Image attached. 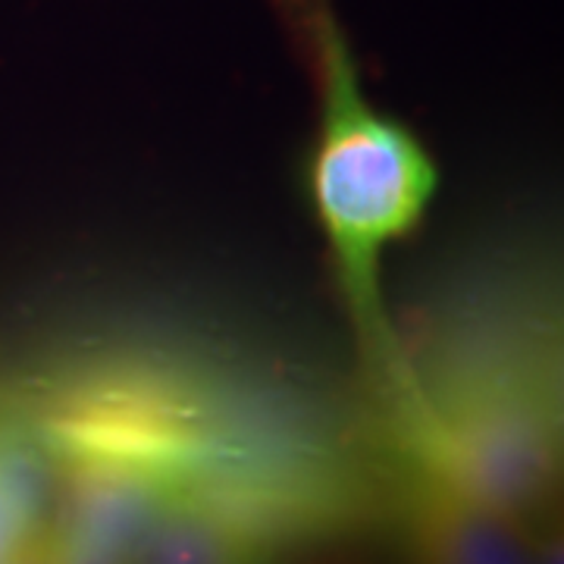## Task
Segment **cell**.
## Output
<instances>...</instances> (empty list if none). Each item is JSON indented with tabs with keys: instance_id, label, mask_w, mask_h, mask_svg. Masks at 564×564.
<instances>
[{
	"instance_id": "obj_4",
	"label": "cell",
	"mask_w": 564,
	"mask_h": 564,
	"mask_svg": "<svg viewBox=\"0 0 564 564\" xmlns=\"http://www.w3.org/2000/svg\"><path fill=\"white\" fill-rule=\"evenodd\" d=\"M66 564H117V562H101V558H66Z\"/></svg>"
},
{
	"instance_id": "obj_2",
	"label": "cell",
	"mask_w": 564,
	"mask_h": 564,
	"mask_svg": "<svg viewBox=\"0 0 564 564\" xmlns=\"http://www.w3.org/2000/svg\"><path fill=\"white\" fill-rule=\"evenodd\" d=\"M558 521L530 524L402 470L399 524L411 564H536L543 530Z\"/></svg>"
},
{
	"instance_id": "obj_5",
	"label": "cell",
	"mask_w": 564,
	"mask_h": 564,
	"mask_svg": "<svg viewBox=\"0 0 564 564\" xmlns=\"http://www.w3.org/2000/svg\"><path fill=\"white\" fill-rule=\"evenodd\" d=\"M295 3H302V7H307V0H295ZM307 10H311V7H307Z\"/></svg>"
},
{
	"instance_id": "obj_1",
	"label": "cell",
	"mask_w": 564,
	"mask_h": 564,
	"mask_svg": "<svg viewBox=\"0 0 564 564\" xmlns=\"http://www.w3.org/2000/svg\"><path fill=\"white\" fill-rule=\"evenodd\" d=\"M311 35L321 66V122L307 195L364 361L383 395L402 367L383 299V261L426 217L440 170L404 122L367 98L343 25L323 3L311 7Z\"/></svg>"
},
{
	"instance_id": "obj_3",
	"label": "cell",
	"mask_w": 564,
	"mask_h": 564,
	"mask_svg": "<svg viewBox=\"0 0 564 564\" xmlns=\"http://www.w3.org/2000/svg\"><path fill=\"white\" fill-rule=\"evenodd\" d=\"M326 536H307L299 543L280 549L267 564H370L361 552H355L351 545L323 543Z\"/></svg>"
}]
</instances>
